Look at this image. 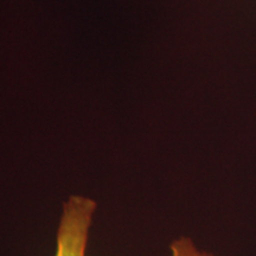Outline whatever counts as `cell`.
Segmentation results:
<instances>
[{"label":"cell","instance_id":"cell-2","mask_svg":"<svg viewBox=\"0 0 256 256\" xmlns=\"http://www.w3.org/2000/svg\"><path fill=\"white\" fill-rule=\"evenodd\" d=\"M171 256H214L209 252H200L196 248L194 242L188 238L176 240L171 244Z\"/></svg>","mask_w":256,"mask_h":256},{"label":"cell","instance_id":"cell-1","mask_svg":"<svg viewBox=\"0 0 256 256\" xmlns=\"http://www.w3.org/2000/svg\"><path fill=\"white\" fill-rule=\"evenodd\" d=\"M96 210V202L72 196L64 203L57 232L56 256H86L88 232Z\"/></svg>","mask_w":256,"mask_h":256}]
</instances>
